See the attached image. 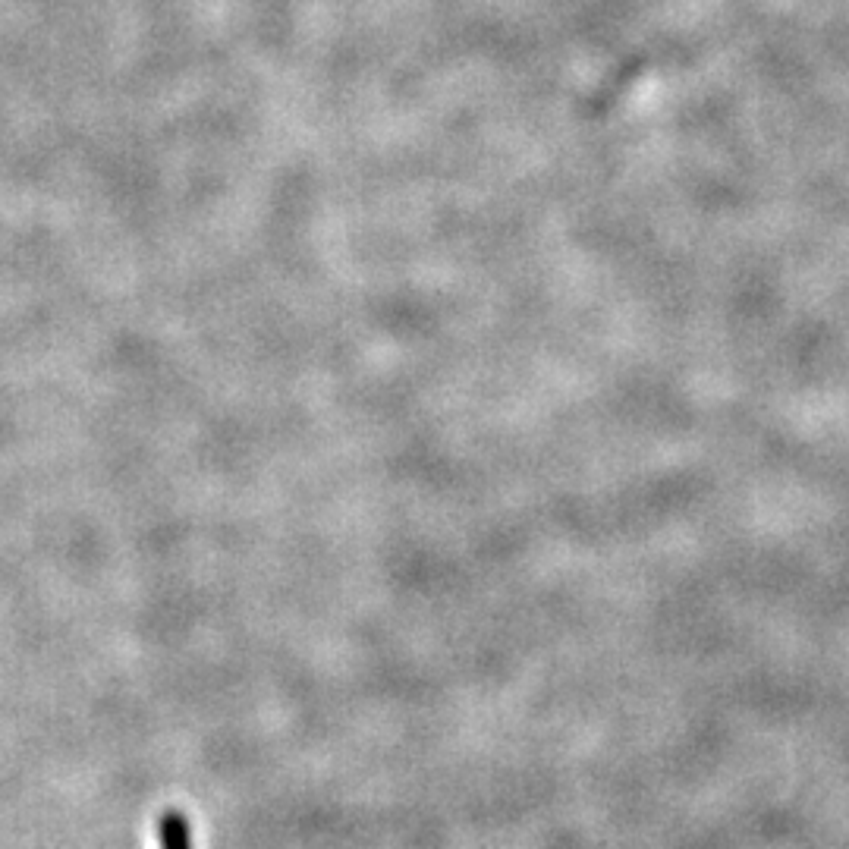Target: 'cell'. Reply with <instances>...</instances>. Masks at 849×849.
<instances>
[{
	"instance_id": "6da1fadb",
	"label": "cell",
	"mask_w": 849,
	"mask_h": 849,
	"mask_svg": "<svg viewBox=\"0 0 849 849\" xmlns=\"http://www.w3.org/2000/svg\"><path fill=\"white\" fill-rule=\"evenodd\" d=\"M161 849H192V831L183 812H164L158 821Z\"/></svg>"
}]
</instances>
